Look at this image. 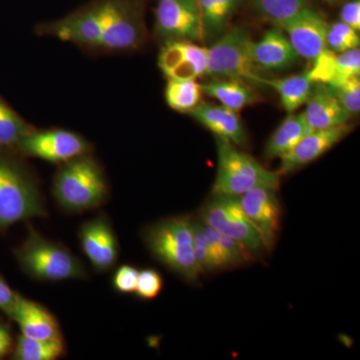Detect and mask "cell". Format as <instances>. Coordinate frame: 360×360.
<instances>
[{
    "instance_id": "obj_36",
    "label": "cell",
    "mask_w": 360,
    "mask_h": 360,
    "mask_svg": "<svg viewBox=\"0 0 360 360\" xmlns=\"http://www.w3.org/2000/svg\"><path fill=\"white\" fill-rule=\"evenodd\" d=\"M16 293L9 288L8 284L0 277V309L11 314L16 300Z\"/></svg>"
},
{
    "instance_id": "obj_37",
    "label": "cell",
    "mask_w": 360,
    "mask_h": 360,
    "mask_svg": "<svg viewBox=\"0 0 360 360\" xmlns=\"http://www.w3.org/2000/svg\"><path fill=\"white\" fill-rule=\"evenodd\" d=\"M329 26H330L335 32H338L341 37L347 39L354 49H359L360 39L359 32H357L356 30L350 27L349 25H345L342 21H338V22L329 25Z\"/></svg>"
},
{
    "instance_id": "obj_20",
    "label": "cell",
    "mask_w": 360,
    "mask_h": 360,
    "mask_svg": "<svg viewBox=\"0 0 360 360\" xmlns=\"http://www.w3.org/2000/svg\"><path fill=\"white\" fill-rule=\"evenodd\" d=\"M189 115L215 136L226 139L236 146L248 144V134L236 111L221 104L201 103Z\"/></svg>"
},
{
    "instance_id": "obj_39",
    "label": "cell",
    "mask_w": 360,
    "mask_h": 360,
    "mask_svg": "<svg viewBox=\"0 0 360 360\" xmlns=\"http://www.w3.org/2000/svg\"><path fill=\"white\" fill-rule=\"evenodd\" d=\"M326 1H335V0H326Z\"/></svg>"
},
{
    "instance_id": "obj_21",
    "label": "cell",
    "mask_w": 360,
    "mask_h": 360,
    "mask_svg": "<svg viewBox=\"0 0 360 360\" xmlns=\"http://www.w3.org/2000/svg\"><path fill=\"white\" fill-rule=\"evenodd\" d=\"M303 111L309 129L321 130L345 124L350 120L326 84H314V89Z\"/></svg>"
},
{
    "instance_id": "obj_17",
    "label": "cell",
    "mask_w": 360,
    "mask_h": 360,
    "mask_svg": "<svg viewBox=\"0 0 360 360\" xmlns=\"http://www.w3.org/2000/svg\"><path fill=\"white\" fill-rule=\"evenodd\" d=\"M307 73L314 84L338 86L350 78L359 77L360 51L354 49L335 53L330 49H324L312 60V66Z\"/></svg>"
},
{
    "instance_id": "obj_19",
    "label": "cell",
    "mask_w": 360,
    "mask_h": 360,
    "mask_svg": "<svg viewBox=\"0 0 360 360\" xmlns=\"http://www.w3.org/2000/svg\"><path fill=\"white\" fill-rule=\"evenodd\" d=\"M251 52L255 63L264 72L288 70L300 58L288 37L277 26L265 32L262 39L252 41Z\"/></svg>"
},
{
    "instance_id": "obj_3",
    "label": "cell",
    "mask_w": 360,
    "mask_h": 360,
    "mask_svg": "<svg viewBox=\"0 0 360 360\" xmlns=\"http://www.w3.org/2000/svg\"><path fill=\"white\" fill-rule=\"evenodd\" d=\"M217 137V174L212 193L239 196L257 187L278 189L281 175L221 137Z\"/></svg>"
},
{
    "instance_id": "obj_8",
    "label": "cell",
    "mask_w": 360,
    "mask_h": 360,
    "mask_svg": "<svg viewBox=\"0 0 360 360\" xmlns=\"http://www.w3.org/2000/svg\"><path fill=\"white\" fill-rule=\"evenodd\" d=\"M146 35L143 11L139 0H105V20L99 49H137Z\"/></svg>"
},
{
    "instance_id": "obj_32",
    "label": "cell",
    "mask_w": 360,
    "mask_h": 360,
    "mask_svg": "<svg viewBox=\"0 0 360 360\" xmlns=\"http://www.w3.org/2000/svg\"><path fill=\"white\" fill-rule=\"evenodd\" d=\"M341 108L347 112L348 117H354L360 110V79L359 77L350 78L338 86L330 87Z\"/></svg>"
},
{
    "instance_id": "obj_33",
    "label": "cell",
    "mask_w": 360,
    "mask_h": 360,
    "mask_svg": "<svg viewBox=\"0 0 360 360\" xmlns=\"http://www.w3.org/2000/svg\"><path fill=\"white\" fill-rule=\"evenodd\" d=\"M163 288V279L160 272L155 269L141 270L137 278L134 293L141 300H155Z\"/></svg>"
},
{
    "instance_id": "obj_14",
    "label": "cell",
    "mask_w": 360,
    "mask_h": 360,
    "mask_svg": "<svg viewBox=\"0 0 360 360\" xmlns=\"http://www.w3.org/2000/svg\"><path fill=\"white\" fill-rule=\"evenodd\" d=\"M105 20V0H97L51 26V33L65 41L98 47Z\"/></svg>"
},
{
    "instance_id": "obj_6",
    "label": "cell",
    "mask_w": 360,
    "mask_h": 360,
    "mask_svg": "<svg viewBox=\"0 0 360 360\" xmlns=\"http://www.w3.org/2000/svg\"><path fill=\"white\" fill-rule=\"evenodd\" d=\"M44 203L32 179L13 163L0 158V227L44 217Z\"/></svg>"
},
{
    "instance_id": "obj_11",
    "label": "cell",
    "mask_w": 360,
    "mask_h": 360,
    "mask_svg": "<svg viewBox=\"0 0 360 360\" xmlns=\"http://www.w3.org/2000/svg\"><path fill=\"white\" fill-rule=\"evenodd\" d=\"M276 26L285 33L300 58L312 61L326 49L328 21L321 13L309 6L303 7Z\"/></svg>"
},
{
    "instance_id": "obj_10",
    "label": "cell",
    "mask_w": 360,
    "mask_h": 360,
    "mask_svg": "<svg viewBox=\"0 0 360 360\" xmlns=\"http://www.w3.org/2000/svg\"><path fill=\"white\" fill-rule=\"evenodd\" d=\"M16 146L25 155L52 163L68 162L89 150V144L84 137L63 129L32 130L21 137Z\"/></svg>"
},
{
    "instance_id": "obj_28",
    "label": "cell",
    "mask_w": 360,
    "mask_h": 360,
    "mask_svg": "<svg viewBox=\"0 0 360 360\" xmlns=\"http://www.w3.org/2000/svg\"><path fill=\"white\" fill-rule=\"evenodd\" d=\"M65 354L63 338L56 340H40L21 335L14 350L16 360H56Z\"/></svg>"
},
{
    "instance_id": "obj_38",
    "label": "cell",
    "mask_w": 360,
    "mask_h": 360,
    "mask_svg": "<svg viewBox=\"0 0 360 360\" xmlns=\"http://www.w3.org/2000/svg\"><path fill=\"white\" fill-rule=\"evenodd\" d=\"M13 347V338L8 329L0 326V359L6 356Z\"/></svg>"
},
{
    "instance_id": "obj_4",
    "label": "cell",
    "mask_w": 360,
    "mask_h": 360,
    "mask_svg": "<svg viewBox=\"0 0 360 360\" xmlns=\"http://www.w3.org/2000/svg\"><path fill=\"white\" fill-rule=\"evenodd\" d=\"M252 40L240 28H232L208 49L206 75L220 79H236L253 86H265L264 70L257 65L251 52Z\"/></svg>"
},
{
    "instance_id": "obj_23",
    "label": "cell",
    "mask_w": 360,
    "mask_h": 360,
    "mask_svg": "<svg viewBox=\"0 0 360 360\" xmlns=\"http://www.w3.org/2000/svg\"><path fill=\"white\" fill-rule=\"evenodd\" d=\"M311 131L302 113H290L269 137L264 149L265 158L271 160L283 158Z\"/></svg>"
},
{
    "instance_id": "obj_29",
    "label": "cell",
    "mask_w": 360,
    "mask_h": 360,
    "mask_svg": "<svg viewBox=\"0 0 360 360\" xmlns=\"http://www.w3.org/2000/svg\"><path fill=\"white\" fill-rule=\"evenodd\" d=\"M255 11L274 25L307 6V0H250Z\"/></svg>"
},
{
    "instance_id": "obj_18",
    "label": "cell",
    "mask_w": 360,
    "mask_h": 360,
    "mask_svg": "<svg viewBox=\"0 0 360 360\" xmlns=\"http://www.w3.org/2000/svg\"><path fill=\"white\" fill-rule=\"evenodd\" d=\"M9 316L20 326L21 333L33 340H51L61 338L59 324L52 315L39 303L16 295L15 303Z\"/></svg>"
},
{
    "instance_id": "obj_16",
    "label": "cell",
    "mask_w": 360,
    "mask_h": 360,
    "mask_svg": "<svg viewBox=\"0 0 360 360\" xmlns=\"http://www.w3.org/2000/svg\"><path fill=\"white\" fill-rule=\"evenodd\" d=\"M80 243L84 255L98 271H106L118 257V243L108 220L96 217L82 225Z\"/></svg>"
},
{
    "instance_id": "obj_25",
    "label": "cell",
    "mask_w": 360,
    "mask_h": 360,
    "mask_svg": "<svg viewBox=\"0 0 360 360\" xmlns=\"http://www.w3.org/2000/svg\"><path fill=\"white\" fill-rule=\"evenodd\" d=\"M201 224L219 270L240 266L252 259L253 255L238 241L219 233L205 222Z\"/></svg>"
},
{
    "instance_id": "obj_2",
    "label": "cell",
    "mask_w": 360,
    "mask_h": 360,
    "mask_svg": "<svg viewBox=\"0 0 360 360\" xmlns=\"http://www.w3.org/2000/svg\"><path fill=\"white\" fill-rule=\"evenodd\" d=\"M53 194L63 210L82 212L105 200L108 186L98 163L84 155L63 163L54 179Z\"/></svg>"
},
{
    "instance_id": "obj_7",
    "label": "cell",
    "mask_w": 360,
    "mask_h": 360,
    "mask_svg": "<svg viewBox=\"0 0 360 360\" xmlns=\"http://www.w3.org/2000/svg\"><path fill=\"white\" fill-rule=\"evenodd\" d=\"M200 220L219 233L245 246L253 257L266 252L262 236L246 217L238 196L212 193L203 205Z\"/></svg>"
},
{
    "instance_id": "obj_35",
    "label": "cell",
    "mask_w": 360,
    "mask_h": 360,
    "mask_svg": "<svg viewBox=\"0 0 360 360\" xmlns=\"http://www.w3.org/2000/svg\"><path fill=\"white\" fill-rule=\"evenodd\" d=\"M340 18L342 22L354 28L357 32L360 30V2L359 0H352L347 2L341 8Z\"/></svg>"
},
{
    "instance_id": "obj_1",
    "label": "cell",
    "mask_w": 360,
    "mask_h": 360,
    "mask_svg": "<svg viewBox=\"0 0 360 360\" xmlns=\"http://www.w3.org/2000/svg\"><path fill=\"white\" fill-rule=\"evenodd\" d=\"M146 245L153 257L187 283H196L201 276L194 257L191 219H163L148 229Z\"/></svg>"
},
{
    "instance_id": "obj_31",
    "label": "cell",
    "mask_w": 360,
    "mask_h": 360,
    "mask_svg": "<svg viewBox=\"0 0 360 360\" xmlns=\"http://www.w3.org/2000/svg\"><path fill=\"white\" fill-rule=\"evenodd\" d=\"M193 229L194 257L200 274H212L219 270L210 250V243L202 229L200 219H191Z\"/></svg>"
},
{
    "instance_id": "obj_27",
    "label": "cell",
    "mask_w": 360,
    "mask_h": 360,
    "mask_svg": "<svg viewBox=\"0 0 360 360\" xmlns=\"http://www.w3.org/2000/svg\"><path fill=\"white\" fill-rule=\"evenodd\" d=\"M201 84L196 79L168 80L165 101L170 108L181 113H191L202 98Z\"/></svg>"
},
{
    "instance_id": "obj_12",
    "label": "cell",
    "mask_w": 360,
    "mask_h": 360,
    "mask_svg": "<svg viewBox=\"0 0 360 360\" xmlns=\"http://www.w3.org/2000/svg\"><path fill=\"white\" fill-rule=\"evenodd\" d=\"M208 49L189 40L165 41L158 66L168 80L198 79L206 75Z\"/></svg>"
},
{
    "instance_id": "obj_5",
    "label": "cell",
    "mask_w": 360,
    "mask_h": 360,
    "mask_svg": "<svg viewBox=\"0 0 360 360\" xmlns=\"http://www.w3.org/2000/svg\"><path fill=\"white\" fill-rule=\"evenodd\" d=\"M16 253L22 269L39 281H61L86 276L84 265L68 248L34 231Z\"/></svg>"
},
{
    "instance_id": "obj_26",
    "label": "cell",
    "mask_w": 360,
    "mask_h": 360,
    "mask_svg": "<svg viewBox=\"0 0 360 360\" xmlns=\"http://www.w3.org/2000/svg\"><path fill=\"white\" fill-rule=\"evenodd\" d=\"M241 0H198L205 37H214L226 30Z\"/></svg>"
},
{
    "instance_id": "obj_34",
    "label": "cell",
    "mask_w": 360,
    "mask_h": 360,
    "mask_svg": "<svg viewBox=\"0 0 360 360\" xmlns=\"http://www.w3.org/2000/svg\"><path fill=\"white\" fill-rule=\"evenodd\" d=\"M139 271L131 265H122L113 276V288L120 293H134Z\"/></svg>"
},
{
    "instance_id": "obj_9",
    "label": "cell",
    "mask_w": 360,
    "mask_h": 360,
    "mask_svg": "<svg viewBox=\"0 0 360 360\" xmlns=\"http://www.w3.org/2000/svg\"><path fill=\"white\" fill-rule=\"evenodd\" d=\"M155 26L165 39L203 41L205 39L198 0H160Z\"/></svg>"
},
{
    "instance_id": "obj_24",
    "label": "cell",
    "mask_w": 360,
    "mask_h": 360,
    "mask_svg": "<svg viewBox=\"0 0 360 360\" xmlns=\"http://www.w3.org/2000/svg\"><path fill=\"white\" fill-rule=\"evenodd\" d=\"M265 86L271 87L278 94L284 110L293 113L309 101L314 82L309 77L307 71L302 75L283 78L265 80Z\"/></svg>"
},
{
    "instance_id": "obj_15",
    "label": "cell",
    "mask_w": 360,
    "mask_h": 360,
    "mask_svg": "<svg viewBox=\"0 0 360 360\" xmlns=\"http://www.w3.org/2000/svg\"><path fill=\"white\" fill-rule=\"evenodd\" d=\"M352 127L345 123L333 129L314 130L305 135L292 150L281 158L279 175L291 174L316 160L349 134Z\"/></svg>"
},
{
    "instance_id": "obj_30",
    "label": "cell",
    "mask_w": 360,
    "mask_h": 360,
    "mask_svg": "<svg viewBox=\"0 0 360 360\" xmlns=\"http://www.w3.org/2000/svg\"><path fill=\"white\" fill-rule=\"evenodd\" d=\"M32 129L11 108L0 101V146H18Z\"/></svg>"
},
{
    "instance_id": "obj_13",
    "label": "cell",
    "mask_w": 360,
    "mask_h": 360,
    "mask_svg": "<svg viewBox=\"0 0 360 360\" xmlns=\"http://www.w3.org/2000/svg\"><path fill=\"white\" fill-rule=\"evenodd\" d=\"M239 202L251 224L262 236L269 251L276 240L281 205L276 189L257 187L238 196Z\"/></svg>"
},
{
    "instance_id": "obj_22",
    "label": "cell",
    "mask_w": 360,
    "mask_h": 360,
    "mask_svg": "<svg viewBox=\"0 0 360 360\" xmlns=\"http://www.w3.org/2000/svg\"><path fill=\"white\" fill-rule=\"evenodd\" d=\"M201 89L207 96L219 101L221 105L238 113L260 101L257 87L241 80L212 78L201 84Z\"/></svg>"
}]
</instances>
